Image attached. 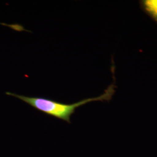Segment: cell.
<instances>
[{
  "label": "cell",
  "instance_id": "cell-1",
  "mask_svg": "<svg viewBox=\"0 0 157 157\" xmlns=\"http://www.w3.org/2000/svg\"><path fill=\"white\" fill-rule=\"evenodd\" d=\"M114 93L115 86L112 84L109 86L107 90H105L104 94L100 96L86 98L71 104H65L45 98L27 97L9 92L6 93V94L17 97L47 115L59 119L71 124V117L75 113L77 108L92 101H109L111 99Z\"/></svg>",
  "mask_w": 157,
  "mask_h": 157
},
{
  "label": "cell",
  "instance_id": "cell-2",
  "mask_svg": "<svg viewBox=\"0 0 157 157\" xmlns=\"http://www.w3.org/2000/svg\"><path fill=\"white\" fill-rule=\"evenodd\" d=\"M143 6L146 11L157 21V0L144 1Z\"/></svg>",
  "mask_w": 157,
  "mask_h": 157
}]
</instances>
